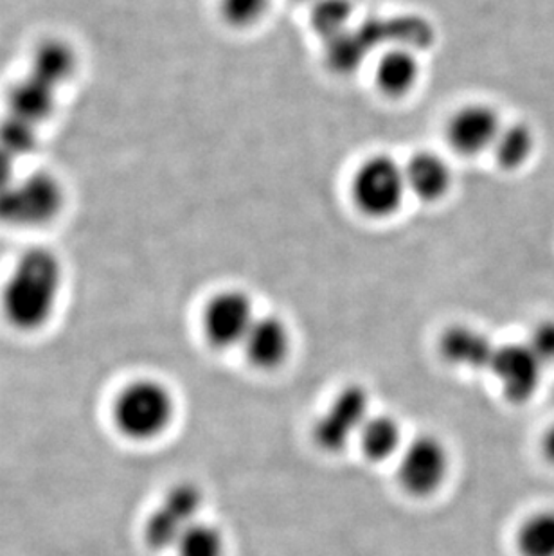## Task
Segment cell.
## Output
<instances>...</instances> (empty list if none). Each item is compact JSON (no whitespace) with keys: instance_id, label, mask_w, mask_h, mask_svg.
Instances as JSON below:
<instances>
[{"instance_id":"obj_11","label":"cell","mask_w":554,"mask_h":556,"mask_svg":"<svg viewBox=\"0 0 554 556\" xmlns=\"http://www.w3.org/2000/svg\"><path fill=\"white\" fill-rule=\"evenodd\" d=\"M502 122L495 106L484 101H470L457 106L444 122V139L455 153L463 157H476L492 152Z\"/></svg>"},{"instance_id":"obj_17","label":"cell","mask_w":554,"mask_h":556,"mask_svg":"<svg viewBox=\"0 0 554 556\" xmlns=\"http://www.w3.org/2000/svg\"><path fill=\"white\" fill-rule=\"evenodd\" d=\"M361 448L373 462H386L403 448L402 427L389 415H372L356 435Z\"/></svg>"},{"instance_id":"obj_16","label":"cell","mask_w":554,"mask_h":556,"mask_svg":"<svg viewBox=\"0 0 554 556\" xmlns=\"http://www.w3.org/2000/svg\"><path fill=\"white\" fill-rule=\"evenodd\" d=\"M537 152V134L524 122L504 123L499 131L492 153L499 166L506 172H518Z\"/></svg>"},{"instance_id":"obj_1","label":"cell","mask_w":554,"mask_h":556,"mask_svg":"<svg viewBox=\"0 0 554 556\" xmlns=\"http://www.w3.org/2000/svg\"><path fill=\"white\" fill-rule=\"evenodd\" d=\"M78 68L73 43L62 37L43 38L24 73L5 90L0 116V185L27 168Z\"/></svg>"},{"instance_id":"obj_3","label":"cell","mask_w":554,"mask_h":556,"mask_svg":"<svg viewBox=\"0 0 554 556\" xmlns=\"http://www.w3.org/2000/svg\"><path fill=\"white\" fill-rule=\"evenodd\" d=\"M67 200V186L53 169H21L0 185V226L16 231L53 226Z\"/></svg>"},{"instance_id":"obj_12","label":"cell","mask_w":554,"mask_h":556,"mask_svg":"<svg viewBox=\"0 0 554 556\" xmlns=\"http://www.w3.org/2000/svg\"><path fill=\"white\" fill-rule=\"evenodd\" d=\"M408 194L419 202L436 204L449 197L454 186V169L441 153L419 150L403 163Z\"/></svg>"},{"instance_id":"obj_20","label":"cell","mask_w":554,"mask_h":556,"mask_svg":"<svg viewBox=\"0 0 554 556\" xmlns=\"http://www.w3.org/2000/svg\"><path fill=\"white\" fill-rule=\"evenodd\" d=\"M273 0H218L221 15L229 26L245 29L267 15Z\"/></svg>"},{"instance_id":"obj_19","label":"cell","mask_w":554,"mask_h":556,"mask_svg":"<svg viewBox=\"0 0 554 556\" xmlns=\"http://www.w3.org/2000/svg\"><path fill=\"white\" fill-rule=\"evenodd\" d=\"M175 552L178 556H224V533L216 526L197 520L178 539Z\"/></svg>"},{"instance_id":"obj_7","label":"cell","mask_w":554,"mask_h":556,"mask_svg":"<svg viewBox=\"0 0 554 556\" xmlns=\"http://www.w3.org/2000/svg\"><path fill=\"white\" fill-rule=\"evenodd\" d=\"M202 504L204 495L199 486L191 483L173 486L144 525V541L148 546L158 552L175 549L184 531L199 520Z\"/></svg>"},{"instance_id":"obj_9","label":"cell","mask_w":554,"mask_h":556,"mask_svg":"<svg viewBox=\"0 0 554 556\" xmlns=\"http://www.w3.org/2000/svg\"><path fill=\"white\" fill-rule=\"evenodd\" d=\"M372 416V400L362 386L342 389L314 426L315 443L328 452H339L362 431Z\"/></svg>"},{"instance_id":"obj_14","label":"cell","mask_w":554,"mask_h":556,"mask_svg":"<svg viewBox=\"0 0 554 556\" xmlns=\"http://www.w3.org/2000/svg\"><path fill=\"white\" fill-rule=\"evenodd\" d=\"M495 348L498 344L487 331L470 325L449 326L440 339V352L444 361L471 371H488Z\"/></svg>"},{"instance_id":"obj_21","label":"cell","mask_w":554,"mask_h":556,"mask_svg":"<svg viewBox=\"0 0 554 556\" xmlns=\"http://www.w3.org/2000/svg\"><path fill=\"white\" fill-rule=\"evenodd\" d=\"M524 341L528 342L545 368L554 366V319L539 320Z\"/></svg>"},{"instance_id":"obj_5","label":"cell","mask_w":554,"mask_h":556,"mask_svg":"<svg viewBox=\"0 0 554 556\" xmlns=\"http://www.w3.org/2000/svg\"><path fill=\"white\" fill-rule=\"evenodd\" d=\"M407 194L403 164L388 153H373L351 175V202L361 215L372 220L396 215Z\"/></svg>"},{"instance_id":"obj_2","label":"cell","mask_w":554,"mask_h":556,"mask_svg":"<svg viewBox=\"0 0 554 556\" xmlns=\"http://www.w3.org/2000/svg\"><path fill=\"white\" fill-rule=\"evenodd\" d=\"M65 287V263L48 245H32L16 256L0 289V314L21 333L46 328Z\"/></svg>"},{"instance_id":"obj_18","label":"cell","mask_w":554,"mask_h":556,"mask_svg":"<svg viewBox=\"0 0 554 556\" xmlns=\"http://www.w3.org/2000/svg\"><path fill=\"white\" fill-rule=\"evenodd\" d=\"M515 547L520 556H554V509H539L524 519Z\"/></svg>"},{"instance_id":"obj_6","label":"cell","mask_w":554,"mask_h":556,"mask_svg":"<svg viewBox=\"0 0 554 556\" xmlns=\"http://www.w3.org/2000/svg\"><path fill=\"white\" fill-rule=\"evenodd\" d=\"M450 454L436 435H418L400 451L398 479L408 494L427 497L443 486L449 478Z\"/></svg>"},{"instance_id":"obj_10","label":"cell","mask_w":554,"mask_h":556,"mask_svg":"<svg viewBox=\"0 0 554 556\" xmlns=\"http://www.w3.org/2000/svg\"><path fill=\"white\" fill-rule=\"evenodd\" d=\"M251 295L240 289L218 290L202 309V330L216 348L241 346L256 320Z\"/></svg>"},{"instance_id":"obj_8","label":"cell","mask_w":554,"mask_h":556,"mask_svg":"<svg viewBox=\"0 0 554 556\" xmlns=\"http://www.w3.org/2000/svg\"><path fill=\"white\" fill-rule=\"evenodd\" d=\"M545 369L528 342L518 341L498 344L488 371L498 380L507 402L526 404L539 393Z\"/></svg>"},{"instance_id":"obj_13","label":"cell","mask_w":554,"mask_h":556,"mask_svg":"<svg viewBox=\"0 0 554 556\" xmlns=\"http://www.w3.org/2000/svg\"><path fill=\"white\" fill-rule=\"evenodd\" d=\"M241 348L256 368L274 369L287 361L292 350V333L279 315H257Z\"/></svg>"},{"instance_id":"obj_15","label":"cell","mask_w":554,"mask_h":556,"mask_svg":"<svg viewBox=\"0 0 554 556\" xmlns=\"http://www.w3.org/2000/svg\"><path fill=\"white\" fill-rule=\"evenodd\" d=\"M421 78V63L413 49L392 48L378 59L375 84L389 98L411 94Z\"/></svg>"},{"instance_id":"obj_4","label":"cell","mask_w":554,"mask_h":556,"mask_svg":"<svg viewBox=\"0 0 554 556\" xmlns=\"http://www.w3.org/2000/svg\"><path fill=\"white\" fill-rule=\"evenodd\" d=\"M175 416V400L164 383L141 378L121 389L112 407V420L121 434L148 441L164 434Z\"/></svg>"},{"instance_id":"obj_22","label":"cell","mask_w":554,"mask_h":556,"mask_svg":"<svg viewBox=\"0 0 554 556\" xmlns=\"http://www.w3.org/2000/svg\"><path fill=\"white\" fill-rule=\"evenodd\" d=\"M542 452H544L545 459L554 465V426L550 427V431L544 434Z\"/></svg>"}]
</instances>
